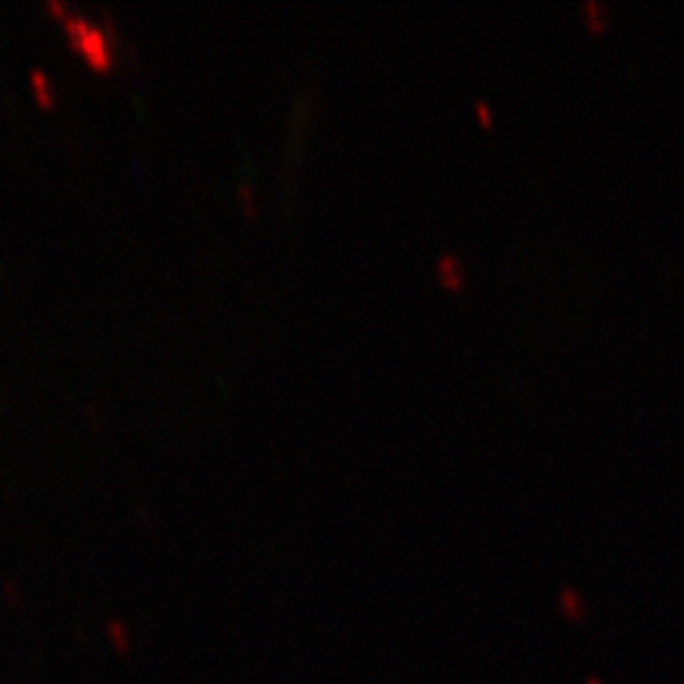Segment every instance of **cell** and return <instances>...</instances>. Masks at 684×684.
Segmentation results:
<instances>
[{
  "mask_svg": "<svg viewBox=\"0 0 684 684\" xmlns=\"http://www.w3.org/2000/svg\"><path fill=\"white\" fill-rule=\"evenodd\" d=\"M583 21H586L588 28L598 33V31L606 28L608 8H606L603 3H598V0H588V3H583Z\"/></svg>",
  "mask_w": 684,
  "mask_h": 684,
  "instance_id": "1",
  "label": "cell"
},
{
  "mask_svg": "<svg viewBox=\"0 0 684 684\" xmlns=\"http://www.w3.org/2000/svg\"><path fill=\"white\" fill-rule=\"evenodd\" d=\"M479 114H482V120L484 122H489V112H487V107L482 102H479Z\"/></svg>",
  "mask_w": 684,
  "mask_h": 684,
  "instance_id": "2",
  "label": "cell"
}]
</instances>
